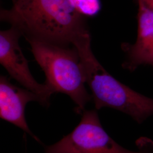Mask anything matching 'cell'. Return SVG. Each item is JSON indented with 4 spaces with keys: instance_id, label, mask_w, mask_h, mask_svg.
I'll use <instances>...</instances> for the list:
<instances>
[{
    "instance_id": "cell-1",
    "label": "cell",
    "mask_w": 153,
    "mask_h": 153,
    "mask_svg": "<svg viewBox=\"0 0 153 153\" xmlns=\"http://www.w3.org/2000/svg\"><path fill=\"white\" fill-rule=\"evenodd\" d=\"M0 18L26 39L62 46L73 44L89 33L84 17L71 0H16L10 9H1Z\"/></svg>"
},
{
    "instance_id": "cell-2",
    "label": "cell",
    "mask_w": 153,
    "mask_h": 153,
    "mask_svg": "<svg viewBox=\"0 0 153 153\" xmlns=\"http://www.w3.org/2000/svg\"><path fill=\"white\" fill-rule=\"evenodd\" d=\"M78 51L95 108L107 107L130 116L141 124L153 115V99L134 91L117 80L102 65L91 48L88 33L73 44Z\"/></svg>"
},
{
    "instance_id": "cell-3",
    "label": "cell",
    "mask_w": 153,
    "mask_h": 153,
    "mask_svg": "<svg viewBox=\"0 0 153 153\" xmlns=\"http://www.w3.org/2000/svg\"><path fill=\"white\" fill-rule=\"evenodd\" d=\"M33 55L45 73V84L55 93L68 95L82 114L91 99L85 88V76L79 55L73 46H62L34 39H26Z\"/></svg>"
},
{
    "instance_id": "cell-4",
    "label": "cell",
    "mask_w": 153,
    "mask_h": 153,
    "mask_svg": "<svg viewBox=\"0 0 153 153\" xmlns=\"http://www.w3.org/2000/svg\"><path fill=\"white\" fill-rule=\"evenodd\" d=\"M81 121L71 133L45 149V153H153L150 140L140 141L139 150L122 147L105 131L95 110H84Z\"/></svg>"
},
{
    "instance_id": "cell-5",
    "label": "cell",
    "mask_w": 153,
    "mask_h": 153,
    "mask_svg": "<svg viewBox=\"0 0 153 153\" xmlns=\"http://www.w3.org/2000/svg\"><path fill=\"white\" fill-rule=\"evenodd\" d=\"M21 33L11 27L0 32V62L9 75L24 88L36 94L40 104L48 107L49 99L53 93L45 84H40L33 77L28 61L19 44Z\"/></svg>"
},
{
    "instance_id": "cell-6",
    "label": "cell",
    "mask_w": 153,
    "mask_h": 153,
    "mask_svg": "<svg viewBox=\"0 0 153 153\" xmlns=\"http://www.w3.org/2000/svg\"><path fill=\"white\" fill-rule=\"evenodd\" d=\"M37 102L38 96L26 88L12 84L5 76L0 77V117L21 128L22 131L39 141L30 129L25 117V109L28 103Z\"/></svg>"
},
{
    "instance_id": "cell-7",
    "label": "cell",
    "mask_w": 153,
    "mask_h": 153,
    "mask_svg": "<svg viewBox=\"0 0 153 153\" xmlns=\"http://www.w3.org/2000/svg\"><path fill=\"white\" fill-rule=\"evenodd\" d=\"M138 3V33L134 44L124 43L122 49L127 55L123 66L133 71L141 65L153 66V11L140 0Z\"/></svg>"
},
{
    "instance_id": "cell-8",
    "label": "cell",
    "mask_w": 153,
    "mask_h": 153,
    "mask_svg": "<svg viewBox=\"0 0 153 153\" xmlns=\"http://www.w3.org/2000/svg\"><path fill=\"white\" fill-rule=\"evenodd\" d=\"M73 6L81 14L93 16L100 9L99 0H71Z\"/></svg>"
},
{
    "instance_id": "cell-9",
    "label": "cell",
    "mask_w": 153,
    "mask_h": 153,
    "mask_svg": "<svg viewBox=\"0 0 153 153\" xmlns=\"http://www.w3.org/2000/svg\"><path fill=\"white\" fill-rule=\"evenodd\" d=\"M148 8L153 11V0H140Z\"/></svg>"
},
{
    "instance_id": "cell-10",
    "label": "cell",
    "mask_w": 153,
    "mask_h": 153,
    "mask_svg": "<svg viewBox=\"0 0 153 153\" xmlns=\"http://www.w3.org/2000/svg\"><path fill=\"white\" fill-rule=\"evenodd\" d=\"M13 1V4H14L16 2V0H12Z\"/></svg>"
}]
</instances>
